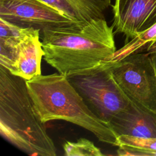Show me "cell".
I'll return each instance as SVG.
<instances>
[{
    "mask_svg": "<svg viewBox=\"0 0 156 156\" xmlns=\"http://www.w3.org/2000/svg\"><path fill=\"white\" fill-rule=\"evenodd\" d=\"M26 83L35 112L43 122L66 121L90 131L100 141L117 146L118 135L110 122L93 113L66 76L40 74Z\"/></svg>",
    "mask_w": 156,
    "mask_h": 156,
    "instance_id": "cell-3",
    "label": "cell"
},
{
    "mask_svg": "<svg viewBox=\"0 0 156 156\" xmlns=\"http://www.w3.org/2000/svg\"><path fill=\"white\" fill-rule=\"evenodd\" d=\"M118 147L117 154L121 156H156V151L144 150L123 145Z\"/></svg>",
    "mask_w": 156,
    "mask_h": 156,
    "instance_id": "cell-14",
    "label": "cell"
},
{
    "mask_svg": "<svg viewBox=\"0 0 156 156\" xmlns=\"http://www.w3.org/2000/svg\"><path fill=\"white\" fill-rule=\"evenodd\" d=\"M66 156H102L104 154L91 141L80 138L76 142L66 141L63 144Z\"/></svg>",
    "mask_w": 156,
    "mask_h": 156,
    "instance_id": "cell-12",
    "label": "cell"
},
{
    "mask_svg": "<svg viewBox=\"0 0 156 156\" xmlns=\"http://www.w3.org/2000/svg\"><path fill=\"white\" fill-rule=\"evenodd\" d=\"M113 66V62L106 60L66 76L93 113L108 122L132 103L115 80Z\"/></svg>",
    "mask_w": 156,
    "mask_h": 156,
    "instance_id": "cell-4",
    "label": "cell"
},
{
    "mask_svg": "<svg viewBox=\"0 0 156 156\" xmlns=\"http://www.w3.org/2000/svg\"><path fill=\"white\" fill-rule=\"evenodd\" d=\"M40 36V32L29 36L12 50L0 52V65L26 80L41 74L44 51Z\"/></svg>",
    "mask_w": 156,
    "mask_h": 156,
    "instance_id": "cell-8",
    "label": "cell"
},
{
    "mask_svg": "<svg viewBox=\"0 0 156 156\" xmlns=\"http://www.w3.org/2000/svg\"><path fill=\"white\" fill-rule=\"evenodd\" d=\"M120 145L144 150L156 151V138L120 135L117 137V146Z\"/></svg>",
    "mask_w": 156,
    "mask_h": 156,
    "instance_id": "cell-13",
    "label": "cell"
},
{
    "mask_svg": "<svg viewBox=\"0 0 156 156\" xmlns=\"http://www.w3.org/2000/svg\"><path fill=\"white\" fill-rule=\"evenodd\" d=\"M115 80L129 99L156 114V77L147 52H135L113 62Z\"/></svg>",
    "mask_w": 156,
    "mask_h": 156,
    "instance_id": "cell-5",
    "label": "cell"
},
{
    "mask_svg": "<svg viewBox=\"0 0 156 156\" xmlns=\"http://www.w3.org/2000/svg\"><path fill=\"white\" fill-rule=\"evenodd\" d=\"M77 22L84 24L91 20L105 18L112 0H42Z\"/></svg>",
    "mask_w": 156,
    "mask_h": 156,
    "instance_id": "cell-10",
    "label": "cell"
},
{
    "mask_svg": "<svg viewBox=\"0 0 156 156\" xmlns=\"http://www.w3.org/2000/svg\"><path fill=\"white\" fill-rule=\"evenodd\" d=\"M147 52L149 54L156 77V41L151 43L148 45L147 47Z\"/></svg>",
    "mask_w": 156,
    "mask_h": 156,
    "instance_id": "cell-15",
    "label": "cell"
},
{
    "mask_svg": "<svg viewBox=\"0 0 156 156\" xmlns=\"http://www.w3.org/2000/svg\"><path fill=\"white\" fill-rule=\"evenodd\" d=\"M40 31L32 27H23L0 18V52L16 47L29 36Z\"/></svg>",
    "mask_w": 156,
    "mask_h": 156,
    "instance_id": "cell-11",
    "label": "cell"
},
{
    "mask_svg": "<svg viewBox=\"0 0 156 156\" xmlns=\"http://www.w3.org/2000/svg\"><path fill=\"white\" fill-rule=\"evenodd\" d=\"M115 33L133 38L156 23V0H115L112 5Z\"/></svg>",
    "mask_w": 156,
    "mask_h": 156,
    "instance_id": "cell-7",
    "label": "cell"
},
{
    "mask_svg": "<svg viewBox=\"0 0 156 156\" xmlns=\"http://www.w3.org/2000/svg\"><path fill=\"white\" fill-rule=\"evenodd\" d=\"M110 124L120 135L156 138V114L134 103L118 114Z\"/></svg>",
    "mask_w": 156,
    "mask_h": 156,
    "instance_id": "cell-9",
    "label": "cell"
},
{
    "mask_svg": "<svg viewBox=\"0 0 156 156\" xmlns=\"http://www.w3.org/2000/svg\"><path fill=\"white\" fill-rule=\"evenodd\" d=\"M113 26L105 18L83 25L43 30L41 43L44 59L58 73L90 68L108 60L116 50Z\"/></svg>",
    "mask_w": 156,
    "mask_h": 156,
    "instance_id": "cell-1",
    "label": "cell"
},
{
    "mask_svg": "<svg viewBox=\"0 0 156 156\" xmlns=\"http://www.w3.org/2000/svg\"><path fill=\"white\" fill-rule=\"evenodd\" d=\"M0 18L40 33L48 29L83 25L42 0H0Z\"/></svg>",
    "mask_w": 156,
    "mask_h": 156,
    "instance_id": "cell-6",
    "label": "cell"
},
{
    "mask_svg": "<svg viewBox=\"0 0 156 156\" xmlns=\"http://www.w3.org/2000/svg\"><path fill=\"white\" fill-rule=\"evenodd\" d=\"M26 81L0 66V133L29 155L55 156V144L35 112Z\"/></svg>",
    "mask_w": 156,
    "mask_h": 156,
    "instance_id": "cell-2",
    "label": "cell"
}]
</instances>
